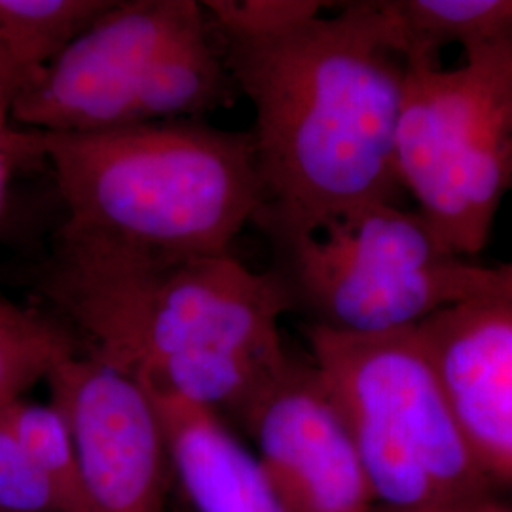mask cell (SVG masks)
<instances>
[{"label": "cell", "instance_id": "6da1fadb", "mask_svg": "<svg viewBox=\"0 0 512 512\" xmlns=\"http://www.w3.org/2000/svg\"><path fill=\"white\" fill-rule=\"evenodd\" d=\"M222 37L224 63L255 110L256 220L283 249L357 209L395 202L406 61L387 0Z\"/></svg>", "mask_w": 512, "mask_h": 512}, {"label": "cell", "instance_id": "7a4b0ae2", "mask_svg": "<svg viewBox=\"0 0 512 512\" xmlns=\"http://www.w3.org/2000/svg\"><path fill=\"white\" fill-rule=\"evenodd\" d=\"M23 135L52 167L65 232L165 255H228L262 207L251 133L179 120Z\"/></svg>", "mask_w": 512, "mask_h": 512}, {"label": "cell", "instance_id": "3957f363", "mask_svg": "<svg viewBox=\"0 0 512 512\" xmlns=\"http://www.w3.org/2000/svg\"><path fill=\"white\" fill-rule=\"evenodd\" d=\"M42 289L84 351L139 380L209 349L279 348L283 277L228 255H165L59 230Z\"/></svg>", "mask_w": 512, "mask_h": 512}, {"label": "cell", "instance_id": "277c9868", "mask_svg": "<svg viewBox=\"0 0 512 512\" xmlns=\"http://www.w3.org/2000/svg\"><path fill=\"white\" fill-rule=\"evenodd\" d=\"M304 334L376 503L408 512L490 501L492 482L465 442L418 327L349 334L308 323Z\"/></svg>", "mask_w": 512, "mask_h": 512}, {"label": "cell", "instance_id": "5b68a950", "mask_svg": "<svg viewBox=\"0 0 512 512\" xmlns=\"http://www.w3.org/2000/svg\"><path fill=\"white\" fill-rule=\"evenodd\" d=\"M459 67L408 57L397 177L444 247L476 256L512 188V44L463 52Z\"/></svg>", "mask_w": 512, "mask_h": 512}, {"label": "cell", "instance_id": "8992f818", "mask_svg": "<svg viewBox=\"0 0 512 512\" xmlns=\"http://www.w3.org/2000/svg\"><path fill=\"white\" fill-rule=\"evenodd\" d=\"M283 251L293 306L310 313V325L336 332L414 329L475 293V264L397 202L357 209Z\"/></svg>", "mask_w": 512, "mask_h": 512}, {"label": "cell", "instance_id": "52a82bcc", "mask_svg": "<svg viewBox=\"0 0 512 512\" xmlns=\"http://www.w3.org/2000/svg\"><path fill=\"white\" fill-rule=\"evenodd\" d=\"M203 18L205 8L194 0L110 2L19 93L12 120L42 133L131 126L135 92L150 63Z\"/></svg>", "mask_w": 512, "mask_h": 512}, {"label": "cell", "instance_id": "ba28073f", "mask_svg": "<svg viewBox=\"0 0 512 512\" xmlns=\"http://www.w3.org/2000/svg\"><path fill=\"white\" fill-rule=\"evenodd\" d=\"M46 384L73 433L82 512H165L175 478L147 389L86 351Z\"/></svg>", "mask_w": 512, "mask_h": 512}, {"label": "cell", "instance_id": "9c48e42d", "mask_svg": "<svg viewBox=\"0 0 512 512\" xmlns=\"http://www.w3.org/2000/svg\"><path fill=\"white\" fill-rule=\"evenodd\" d=\"M283 512H370L376 499L317 370L287 357L239 416Z\"/></svg>", "mask_w": 512, "mask_h": 512}, {"label": "cell", "instance_id": "30bf717a", "mask_svg": "<svg viewBox=\"0 0 512 512\" xmlns=\"http://www.w3.org/2000/svg\"><path fill=\"white\" fill-rule=\"evenodd\" d=\"M418 332L480 471L512 486V302L469 298Z\"/></svg>", "mask_w": 512, "mask_h": 512}, {"label": "cell", "instance_id": "8fae6325", "mask_svg": "<svg viewBox=\"0 0 512 512\" xmlns=\"http://www.w3.org/2000/svg\"><path fill=\"white\" fill-rule=\"evenodd\" d=\"M145 389L164 425L173 478L188 511L283 512L255 454L224 418L177 395Z\"/></svg>", "mask_w": 512, "mask_h": 512}, {"label": "cell", "instance_id": "7c38bea8", "mask_svg": "<svg viewBox=\"0 0 512 512\" xmlns=\"http://www.w3.org/2000/svg\"><path fill=\"white\" fill-rule=\"evenodd\" d=\"M234 88L224 57L209 42L203 18L150 63L135 92L131 126L192 120L226 105Z\"/></svg>", "mask_w": 512, "mask_h": 512}, {"label": "cell", "instance_id": "4fadbf2b", "mask_svg": "<svg viewBox=\"0 0 512 512\" xmlns=\"http://www.w3.org/2000/svg\"><path fill=\"white\" fill-rule=\"evenodd\" d=\"M112 0H0V88L14 101Z\"/></svg>", "mask_w": 512, "mask_h": 512}, {"label": "cell", "instance_id": "5bb4252c", "mask_svg": "<svg viewBox=\"0 0 512 512\" xmlns=\"http://www.w3.org/2000/svg\"><path fill=\"white\" fill-rule=\"evenodd\" d=\"M401 54L439 57L458 44L463 52L512 44V0H387Z\"/></svg>", "mask_w": 512, "mask_h": 512}, {"label": "cell", "instance_id": "9a60e30c", "mask_svg": "<svg viewBox=\"0 0 512 512\" xmlns=\"http://www.w3.org/2000/svg\"><path fill=\"white\" fill-rule=\"evenodd\" d=\"M84 346L67 323L0 302V408L54 372Z\"/></svg>", "mask_w": 512, "mask_h": 512}, {"label": "cell", "instance_id": "2e32d148", "mask_svg": "<svg viewBox=\"0 0 512 512\" xmlns=\"http://www.w3.org/2000/svg\"><path fill=\"white\" fill-rule=\"evenodd\" d=\"M2 414L29 456L61 497L65 512H82V490L73 433L54 404L18 399Z\"/></svg>", "mask_w": 512, "mask_h": 512}, {"label": "cell", "instance_id": "e0dca14e", "mask_svg": "<svg viewBox=\"0 0 512 512\" xmlns=\"http://www.w3.org/2000/svg\"><path fill=\"white\" fill-rule=\"evenodd\" d=\"M0 512H65L63 501L23 448L0 408Z\"/></svg>", "mask_w": 512, "mask_h": 512}, {"label": "cell", "instance_id": "ac0fdd59", "mask_svg": "<svg viewBox=\"0 0 512 512\" xmlns=\"http://www.w3.org/2000/svg\"><path fill=\"white\" fill-rule=\"evenodd\" d=\"M323 6V2L311 0H220L203 4L205 12L213 16V21L222 33L236 35L274 31L321 12Z\"/></svg>", "mask_w": 512, "mask_h": 512}, {"label": "cell", "instance_id": "d6986e66", "mask_svg": "<svg viewBox=\"0 0 512 512\" xmlns=\"http://www.w3.org/2000/svg\"><path fill=\"white\" fill-rule=\"evenodd\" d=\"M14 99L0 88V211L6 200V188L12 175V165L27 154L25 135L10 128Z\"/></svg>", "mask_w": 512, "mask_h": 512}, {"label": "cell", "instance_id": "ffe728a7", "mask_svg": "<svg viewBox=\"0 0 512 512\" xmlns=\"http://www.w3.org/2000/svg\"><path fill=\"white\" fill-rule=\"evenodd\" d=\"M478 296L512 302V260L499 266H476L473 298Z\"/></svg>", "mask_w": 512, "mask_h": 512}, {"label": "cell", "instance_id": "44dd1931", "mask_svg": "<svg viewBox=\"0 0 512 512\" xmlns=\"http://www.w3.org/2000/svg\"><path fill=\"white\" fill-rule=\"evenodd\" d=\"M476 509H465V507H427V509H416V511L408 512H476Z\"/></svg>", "mask_w": 512, "mask_h": 512}, {"label": "cell", "instance_id": "7402d4cb", "mask_svg": "<svg viewBox=\"0 0 512 512\" xmlns=\"http://www.w3.org/2000/svg\"><path fill=\"white\" fill-rule=\"evenodd\" d=\"M476 512H512L511 509H505V507H501V505H497L495 501H486V503H482Z\"/></svg>", "mask_w": 512, "mask_h": 512}, {"label": "cell", "instance_id": "603a6c76", "mask_svg": "<svg viewBox=\"0 0 512 512\" xmlns=\"http://www.w3.org/2000/svg\"><path fill=\"white\" fill-rule=\"evenodd\" d=\"M175 512H190L188 511V507L184 505L183 499H181V497H177V503H175Z\"/></svg>", "mask_w": 512, "mask_h": 512}]
</instances>
